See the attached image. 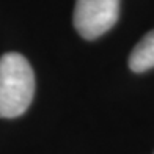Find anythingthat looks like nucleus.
<instances>
[{"label":"nucleus","mask_w":154,"mask_h":154,"mask_svg":"<svg viewBox=\"0 0 154 154\" xmlns=\"http://www.w3.org/2000/svg\"><path fill=\"white\" fill-rule=\"evenodd\" d=\"M120 16V0H75L74 27L85 39L107 33Z\"/></svg>","instance_id":"nucleus-2"},{"label":"nucleus","mask_w":154,"mask_h":154,"mask_svg":"<svg viewBox=\"0 0 154 154\" xmlns=\"http://www.w3.org/2000/svg\"><path fill=\"white\" fill-rule=\"evenodd\" d=\"M35 74L27 58L10 52L0 57V116L16 118L30 107Z\"/></svg>","instance_id":"nucleus-1"},{"label":"nucleus","mask_w":154,"mask_h":154,"mask_svg":"<svg viewBox=\"0 0 154 154\" xmlns=\"http://www.w3.org/2000/svg\"><path fill=\"white\" fill-rule=\"evenodd\" d=\"M129 68L134 72H145L154 68V30L140 39L129 55Z\"/></svg>","instance_id":"nucleus-3"}]
</instances>
